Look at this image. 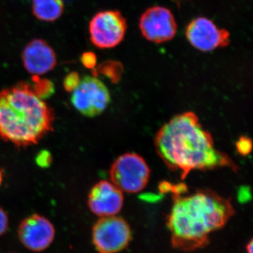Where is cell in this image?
I'll use <instances>...</instances> for the list:
<instances>
[{
  "mask_svg": "<svg viewBox=\"0 0 253 253\" xmlns=\"http://www.w3.org/2000/svg\"><path fill=\"white\" fill-rule=\"evenodd\" d=\"M160 158L184 180L193 170L238 168L229 156L216 149L212 136L194 112L176 115L159 129L154 139Z\"/></svg>",
  "mask_w": 253,
  "mask_h": 253,
  "instance_id": "cell-1",
  "label": "cell"
},
{
  "mask_svg": "<svg viewBox=\"0 0 253 253\" xmlns=\"http://www.w3.org/2000/svg\"><path fill=\"white\" fill-rule=\"evenodd\" d=\"M235 213L231 199L212 190L173 194L167 218L173 248L190 252L206 247L211 234L224 227Z\"/></svg>",
  "mask_w": 253,
  "mask_h": 253,
  "instance_id": "cell-2",
  "label": "cell"
},
{
  "mask_svg": "<svg viewBox=\"0 0 253 253\" xmlns=\"http://www.w3.org/2000/svg\"><path fill=\"white\" fill-rule=\"evenodd\" d=\"M54 111L31 84L20 82L0 91V137L17 147L38 144L54 130Z\"/></svg>",
  "mask_w": 253,
  "mask_h": 253,
  "instance_id": "cell-3",
  "label": "cell"
},
{
  "mask_svg": "<svg viewBox=\"0 0 253 253\" xmlns=\"http://www.w3.org/2000/svg\"><path fill=\"white\" fill-rule=\"evenodd\" d=\"M151 170L146 161L134 153L119 156L110 169V179L122 192L135 194L147 185Z\"/></svg>",
  "mask_w": 253,
  "mask_h": 253,
  "instance_id": "cell-4",
  "label": "cell"
},
{
  "mask_svg": "<svg viewBox=\"0 0 253 253\" xmlns=\"http://www.w3.org/2000/svg\"><path fill=\"white\" fill-rule=\"evenodd\" d=\"M129 224L118 216L101 217L91 229V241L98 253H119L131 242Z\"/></svg>",
  "mask_w": 253,
  "mask_h": 253,
  "instance_id": "cell-5",
  "label": "cell"
},
{
  "mask_svg": "<svg viewBox=\"0 0 253 253\" xmlns=\"http://www.w3.org/2000/svg\"><path fill=\"white\" fill-rule=\"evenodd\" d=\"M71 104L86 117L94 118L104 112L111 102L107 86L96 76H85L72 92Z\"/></svg>",
  "mask_w": 253,
  "mask_h": 253,
  "instance_id": "cell-6",
  "label": "cell"
},
{
  "mask_svg": "<svg viewBox=\"0 0 253 253\" xmlns=\"http://www.w3.org/2000/svg\"><path fill=\"white\" fill-rule=\"evenodd\" d=\"M126 29V18L119 11L115 10L97 13L89 26L91 42L99 49H111L121 44Z\"/></svg>",
  "mask_w": 253,
  "mask_h": 253,
  "instance_id": "cell-7",
  "label": "cell"
},
{
  "mask_svg": "<svg viewBox=\"0 0 253 253\" xmlns=\"http://www.w3.org/2000/svg\"><path fill=\"white\" fill-rule=\"evenodd\" d=\"M17 236L18 241L28 251L41 253L54 242L56 229L47 217L33 213L19 223Z\"/></svg>",
  "mask_w": 253,
  "mask_h": 253,
  "instance_id": "cell-8",
  "label": "cell"
},
{
  "mask_svg": "<svg viewBox=\"0 0 253 253\" xmlns=\"http://www.w3.org/2000/svg\"><path fill=\"white\" fill-rule=\"evenodd\" d=\"M139 25L145 39L158 44L172 40L177 31L174 15L170 10L161 6L146 10L141 15Z\"/></svg>",
  "mask_w": 253,
  "mask_h": 253,
  "instance_id": "cell-9",
  "label": "cell"
},
{
  "mask_svg": "<svg viewBox=\"0 0 253 253\" xmlns=\"http://www.w3.org/2000/svg\"><path fill=\"white\" fill-rule=\"evenodd\" d=\"M185 35L191 46L205 52L224 47L230 42L229 32L219 29L206 17L196 18L191 21L186 28Z\"/></svg>",
  "mask_w": 253,
  "mask_h": 253,
  "instance_id": "cell-10",
  "label": "cell"
},
{
  "mask_svg": "<svg viewBox=\"0 0 253 253\" xmlns=\"http://www.w3.org/2000/svg\"><path fill=\"white\" fill-rule=\"evenodd\" d=\"M123 204L122 191L108 181L101 180L96 183L88 195V208L98 217L116 215L122 210Z\"/></svg>",
  "mask_w": 253,
  "mask_h": 253,
  "instance_id": "cell-11",
  "label": "cell"
},
{
  "mask_svg": "<svg viewBox=\"0 0 253 253\" xmlns=\"http://www.w3.org/2000/svg\"><path fill=\"white\" fill-rule=\"evenodd\" d=\"M22 61L25 69L33 76H41L52 71L57 59L54 50L41 39L30 42L23 51Z\"/></svg>",
  "mask_w": 253,
  "mask_h": 253,
  "instance_id": "cell-12",
  "label": "cell"
},
{
  "mask_svg": "<svg viewBox=\"0 0 253 253\" xmlns=\"http://www.w3.org/2000/svg\"><path fill=\"white\" fill-rule=\"evenodd\" d=\"M33 14L43 21H54L61 17L64 11L63 0H33Z\"/></svg>",
  "mask_w": 253,
  "mask_h": 253,
  "instance_id": "cell-13",
  "label": "cell"
},
{
  "mask_svg": "<svg viewBox=\"0 0 253 253\" xmlns=\"http://www.w3.org/2000/svg\"><path fill=\"white\" fill-rule=\"evenodd\" d=\"M33 84L32 85L33 91L37 96L44 100L48 99L54 94L55 88L52 82L47 79H42L39 76L33 77Z\"/></svg>",
  "mask_w": 253,
  "mask_h": 253,
  "instance_id": "cell-14",
  "label": "cell"
},
{
  "mask_svg": "<svg viewBox=\"0 0 253 253\" xmlns=\"http://www.w3.org/2000/svg\"><path fill=\"white\" fill-rule=\"evenodd\" d=\"M81 78L77 72H71L63 80V87L68 92H73L79 84Z\"/></svg>",
  "mask_w": 253,
  "mask_h": 253,
  "instance_id": "cell-15",
  "label": "cell"
},
{
  "mask_svg": "<svg viewBox=\"0 0 253 253\" xmlns=\"http://www.w3.org/2000/svg\"><path fill=\"white\" fill-rule=\"evenodd\" d=\"M36 162L37 165L42 168H49L52 163V156L49 151L42 150L37 155Z\"/></svg>",
  "mask_w": 253,
  "mask_h": 253,
  "instance_id": "cell-16",
  "label": "cell"
},
{
  "mask_svg": "<svg viewBox=\"0 0 253 253\" xmlns=\"http://www.w3.org/2000/svg\"><path fill=\"white\" fill-rule=\"evenodd\" d=\"M236 147L240 154L246 156L251 152L252 149V142L251 139L246 136H241L238 142L236 143Z\"/></svg>",
  "mask_w": 253,
  "mask_h": 253,
  "instance_id": "cell-17",
  "label": "cell"
},
{
  "mask_svg": "<svg viewBox=\"0 0 253 253\" xmlns=\"http://www.w3.org/2000/svg\"><path fill=\"white\" fill-rule=\"evenodd\" d=\"M81 62L84 67L88 69H93L96 65V56L93 52L87 51L83 53L81 56Z\"/></svg>",
  "mask_w": 253,
  "mask_h": 253,
  "instance_id": "cell-18",
  "label": "cell"
},
{
  "mask_svg": "<svg viewBox=\"0 0 253 253\" xmlns=\"http://www.w3.org/2000/svg\"><path fill=\"white\" fill-rule=\"evenodd\" d=\"M9 226V217L8 213L0 206V237L7 232Z\"/></svg>",
  "mask_w": 253,
  "mask_h": 253,
  "instance_id": "cell-19",
  "label": "cell"
},
{
  "mask_svg": "<svg viewBox=\"0 0 253 253\" xmlns=\"http://www.w3.org/2000/svg\"><path fill=\"white\" fill-rule=\"evenodd\" d=\"M253 240L251 239L246 246V253H253Z\"/></svg>",
  "mask_w": 253,
  "mask_h": 253,
  "instance_id": "cell-20",
  "label": "cell"
},
{
  "mask_svg": "<svg viewBox=\"0 0 253 253\" xmlns=\"http://www.w3.org/2000/svg\"><path fill=\"white\" fill-rule=\"evenodd\" d=\"M1 183H2V172L0 170V186L1 185Z\"/></svg>",
  "mask_w": 253,
  "mask_h": 253,
  "instance_id": "cell-21",
  "label": "cell"
}]
</instances>
